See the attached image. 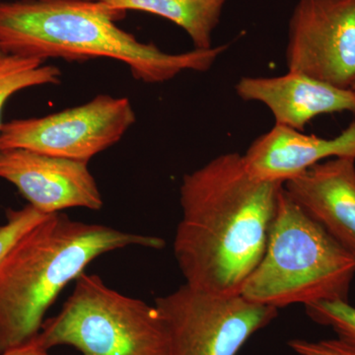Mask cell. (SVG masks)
<instances>
[{"mask_svg": "<svg viewBox=\"0 0 355 355\" xmlns=\"http://www.w3.org/2000/svg\"><path fill=\"white\" fill-rule=\"evenodd\" d=\"M282 188L253 176L235 153L184 175L173 247L188 286L241 293L265 253Z\"/></svg>", "mask_w": 355, "mask_h": 355, "instance_id": "6da1fadb", "label": "cell"}, {"mask_svg": "<svg viewBox=\"0 0 355 355\" xmlns=\"http://www.w3.org/2000/svg\"><path fill=\"white\" fill-rule=\"evenodd\" d=\"M125 14L95 0L0 2V51L43 62L111 58L128 65L137 80L156 84L184 71H207L227 50L164 53L119 27Z\"/></svg>", "mask_w": 355, "mask_h": 355, "instance_id": "7a4b0ae2", "label": "cell"}, {"mask_svg": "<svg viewBox=\"0 0 355 355\" xmlns=\"http://www.w3.org/2000/svg\"><path fill=\"white\" fill-rule=\"evenodd\" d=\"M132 246L160 249L164 242L60 212L21 236L0 263V354L34 340L58 294L93 261Z\"/></svg>", "mask_w": 355, "mask_h": 355, "instance_id": "3957f363", "label": "cell"}, {"mask_svg": "<svg viewBox=\"0 0 355 355\" xmlns=\"http://www.w3.org/2000/svg\"><path fill=\"white\" fill-rule=\"evenodd\" d=\"M354 277L355 252L336 241L282 188L265 253L240 294L275 309L349 301Z\"/></svg>", "mask_w": 355, "mask_h": 355, "instance_id": "277c9868", "label": "cell"}, {"mask_svg": "<svg viewBox=\"0 0 355 355\" xmlns=\"http://www.w3.org/2000/svg\"><path fill=\"white\" fill-rule=\"evenodd\" d=\"M37 343L69 345L83 355H172L169 333L155 305L110 288L83 272L57 316L44 322Z\"/></svg>", "mask_w": 355, "mask_h": 355, "instance_id": "5b68a950", "label": "cell"}, {"mask_svg": "<svg viewBox=\"0 0 355 355\" xmlns=\"http://www.w3.org/2000/svg\"><path fill=\"white\" fill-rule=\"evenodd\" d=\"M172 355H237L257 331L272 323L279 309L241 294H219L184 284L158 297Z\"/></svg>", "mask_w": 355, "mask_h": 355, "instance_id": "8992f818", "label": "cell"}, {"mask_svg": "<svg viewBox=\"0 0 355 355\" xmlns=\"http://www.w3.org/2000/svg\"><path fill=\"white\" fill-rule=\"evenodd\" d=\"M135 120L128 98L98 95L81 106L58 113L3 123L0 149H28L88 163L118 144Z\"/></svg>", "mask_w": 355, "mask_h": 355, "instance_id": "52a82bcc", "label": "cell"}, {"mask_svg": "<svg viewBox=\"0 0 355 355\" xmlns=\"http://www.w3.org/2000/svg\"><path fill=\"white\" fill-rule=\"evenodd\" d=\"M288 71L338 88L355 83V0H299L288 28Z\"/></svg>", "mask_w": 355, "mask_h": 355, "instance_id": "ba28073f", "label": "cell"}, {"mask_svg": "<svg viewBox=\"0 0 355 355\" xmlns=\"http://www.w3.org/2000/svg\"><path fill=\"white\" fill-rule=\"evenodd\" d=\"M0 179L14 184L35 209L46 214L72 207L104 205L88 163L22 148L0 149Z\"/></svg>", "mask_w": 355, "mask_h": 355, "instance_id": "9c48e42d", "label": "cell"}, {"mask_svg": "<svg viewBox=\"0 0 355 355\" xmlns=\"http://www.w3.org/2000/svg\"><path fill=\"white\" fill-rule=\"evenodd\" d=\"M244 101L268 107L275 125L303 130L318 116L355 113V93L299 72L272 77H243L235 86Z\"/></svg>", "mask_w": 355, "mask_h": 355, "instance_id": "30bf717a", "label": "cell"}, {"mask_svg": "<svg viewBox=\"0 0 355 355\" xmlns=\"http://www.w3.org/2000/svg\"><path fill=\"white\" fill-rule=\"evenodd\" d=\"M288 197L355 252V159L331 158L284 183Z\"/></svg>", "mask_w": 355, "mask_h": 355, "instance_id": "8fae6325", "label": "cell"}, {"mask_svg": "<svg viewBox=\"0 0 355 355\" xmlns=\"http://www.w3.org/2000/svg\"><path fill=\"white\" fill-rule=\"evenodd\" d=\"M340 157L355 159V121L333 139L275 125L243 155L253 176L282 184L318 163Z\"/></svg>", "mask_w": 355, "mask_h": 355, "instance_id": "7c38bea8", "label": "cell"}, {"mask_svg": "<svg viewBox=\"0 0 355 355\" xmlns=\"http://www.w3.org/2000/svg\"><path fill=\"white\" fill-rule=\"evenodd\" d=\"M116 10H137L171 21L190 37L196 50H209L227 0H95Z\"/></svg>", "mask_w": 355, "mask_h": 355, "instance_id": "4fadbf2b", "label": "cell"}, {"mask_svg": "<svg viewBox=\"0 0 355 355\" xmlns=\"http://www.w3.org/2000/svg\"><path fill=\"white\" fill-rule=\"evenodd\" d=\"M60 81L62 71L55 65L0 51V130L2 111L10 97L24 89L58 85Z\"/></svg>", "mask_w": 355, "mask_h": 355, "instance_id": "5bb4252c", "label": "cell"}, {"mask_svg": "<svg viewBox=\"0 0 355 355\" xmlns=\"http://www.w3.org/2000/svg\"><path fill=\"white\" fill-rule=\"evenodd\" d=\"M315 323L329 327L338 338L355 347V307L349 301H321L305 306Z\"/></svg>", "mask_w": 355, "mask_h": 355, "instance_id": "9a60e30c", "label": "cell"}, {"mask_svg": "<svg viewBox=\"0 0 355 355\" xmlns=\"http://www.w3.org/2000/svg\"><path fill=\"white\" fill-rule=\"evenodd\" d=\"M48 214L32 205L18 210H8L6 223L0 226V263L21 236L43 220Z\"/></svg>", "mask_w": 355, "mask_h": 355, "instance_id": "2e32d148", "label": "cell"}, {"mask_svg": "<svg viewBox=\"0 0 355 355\" xmlns=\"http://www.w3.org/2000/svg\"><path fill=\"white\" fill-rule=\"evenodd\" d=\"M289 347L298 355H355V347L340 338L331 340H291Z\"/></svg>", "mask_w": 355, "mask_h": 355, "instance_id": "e0dca14e", "label": "cell"}, {"mask_svg": "<svg viewBox=\"0 0 355 355\" xmlns=\"http://www.w3.org/2000/svg\"><path fill=\"white\" fill-rule=\"evenodd\" d=\"M0 355H51L49 350L44 349L35 340H30L29 343L20 347H14L6 352H2Z\"/></svg>", "mask_w": 355, "mask_h": 355, "instance_id": "ac0fdd59", "label": "cell"}, {"mask_svg": "<svg viewBox=\"0 0 355 355\" xmlns=\"http://www.w3.org/2000/svg\"><path fill=\"white\" fill-rule=\"evenodd\" d=\"M352 91H354V92L355 93V83L354 84V85L352 86Z\"/></svg>", "mask_w": 355, "mask_h": 355, "instance_id": "d6986e66", "label": "cell"}]
</instances>
